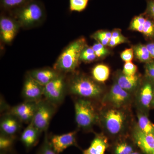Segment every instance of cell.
Listing matches in <instances>:
<instances>
[{"label":"cell","mask_w":154,"mask_h":154,"mask_svg":"<svg viewBox=\"0 0 154 154\" xmlns=\"http://www.w3.org/2000/svg\"><path fill=\"white\" fill-rule=\"evenodd\" d=\"M98 123L102 130L111 137L124 136L133 123L131 108H118L102 105L99 109Z\"/></svg>","instance_id":"cell-1"},{"label":"cell","mask_w":154,"mask_h":154,"mask_svg":"<svg viewBox=\"0 0 154 154\" xmlns=\"http://www.w3.org/2000/svg\"><path fill=\"white\" fill-rule=\"evenodd\" d=\"M66 81L67 93L77 98L101 102L106 92L103 84L84 74L73 72Z\"/></svg>","instance_id":"cell-2"},{"label":"cell","mask_w":154,"mask_h":154,"mask_svg":"<svg viewBox=\"0 0 154 154\" xmlns=\"http://www.w3.org/2000/svg\"><path fill=\"white\" fill-rule=\"evenodd\" d=\"M10 12L11 16L17 20L20 27L24 29H30L39 26L46 18L44 5L37 0H31Z\"/></svg>","instance_id":"cell-3"},{"label":"cell","mask_w":154,"mask_h":154,"mask_svg":"<svg viewBox=\"0 0 154 154\" xmlns=\"http://www.w3.org/2000/svg\"><path fill=\"white\" fill-rule=\"evenodd\" d=\"M88 45L85 38L80 37L72 42L65 48L58 58L53 69L60 73L74 72L79 64L81 52Z\"/></svg>","instance_id":"cell-4"},{"label":"cell","mask_w":154,"mask_h":154,"mask_svg":"<svg viewBox=\"0 0 154 154\" xmlns=\"http://www.w3.org/2000/svg\"><path fill=\"white\" fill-rule=\"evenodd\" d=\"M75 119L78 127L85 131L93 130L99 122V109L94 102L89 99L77 98L74 102Z\"/></svg>","instance_id":"cell-5"},{"label":"cell","mask_w":154,"mask_h":154,"mask_svg":"<svg viewBox=\"0 0 154 154\" xmlns=\"http://www.w3.org/2000/svg\"><path fill=\"white\" fill-rule=\"evenodd\" d=\"M134 96L121 88L115 81L101 100L102 105L118 108H131Z\"/></svg>","instance_id":"cell-6"},{"label":"cell","mask_w":154,"mask_h":154,"mask_svg":"<svg viewBox=\"0 0 154 154\" xmlns=\"http://www.w3.org/2000/svg\"><path fill=\"white\" fill-rule=\"evenodd\" d=\"M154 94V82L144 76L134 95V102L138 111L149 115Z\"/></svg>","instance_id":"cell-7"},{"label":"cell","mask_w":154,"mask_h":154,"mask_svg":"<svg viewBox=\"0 0 154 154\" xmlns=\"http://www.w3.org/2000/svg\"><path fill=\"white\" fill-rule=\"evenodd\" d=\"M67 93V81L65 74L61 73L44 87L45 99L56 106L63 102Z\"/></svg>","instance_id":"cell-8"},{"label":"cell","mask_w":154,"mask_h":154,"mask_svg":"<svg viewBox=\"0 0 154 154\" xmlns=\"http://www.w3.org/2000/svg\"><path fill=\"white\" fill-rule=\"evenodd\" d=\"M56 108L57 106L45 98L38 102L34 117L31 122L40 132L47 131Z\"/></svg>","instance_id":"cell-9"},{"label":"cell","mask_w":154,"mask_h":154,"mask_svg":"<svg viewBox=\"0 0 154 154\" xmlns=\"http://www.w3.org/2000/svg\"><path fill=\"white\" fill-rule=\"evenodd\" d=\"M18 22L11 16L2 14L0 18V36L5 44H10L17 35L19 28Z\"/></svg>","instance_id":"cell-10"},{"label":"cell","mask_w":154,"mask_h":154,"mask_svg":"<svg viewBox=\"0 0 154 154\" xmlns=\"http://www.w3.org/2000/svg\"><path fill=\"white\" fill-rule=\"evenodd\" d=\"M44 87L27 73L22 88V95L25 101L38 102L43 99Z\"/></svg>","instance_id":"cell-11"},{"label":"cell","mask_w":154,"mask_h":154,"mask_svg":"<svg viewBox=\"0 0 154 154\" xmlns=\"http://www.w3.org/2000/svg\"><path fill=\"white\" fill-rule=\"evenodd\" d=\"M38 102L25 101L12 107L8 113L17 116L22 123L29 124L33 120Z\"/></svg>","instance_id":"cell-12"},{"label":"cell","mask_w":154,"mask_h":154,"mask_svg":"<svg viewBox=\"0 0 154 154\" xmlns=\"http://www.w3.org/2000/svg\"><path fill=\"white\" fill-rule=\"evenodd\" d=\"M77 131L64 134L53 135L49 137L51 144L56 153L60 154L72 146H78L76 141Z\"/></svg>","instance_id":"cell-13"},{"label":"cell","mask_w":154,"mask_h":154,"mask_svg":"<svg viewBox=\"0 0 154 154\" xmlns=\"http://www.w3.org/2000/svg\"><path fill=\"white\" fill-rule=\"evenodd\" d=\"M132 130L133 139L135 143L144 153L153 154L154 153V135L149 134L141 131L134 125Z\"/></svg>","instance_id":"cell-14"},{"label":"cell","mask_w":154,"mask_h":154,"mask_svg":"<svg viewBox=\"0 0 154 154\" xmlns=\"http://www.w3.org/2000/svg\"><path fill=\"white\" fill-rule=\"evenodd\" d=\"M143 78L139 74L137 73L134 75H127L122 71L118 70L116 72L114 81L122 89L134 96Z\"/></svg>","instance_id":"cell-15"},{"label":"cell","mask_w":154,"mask_h":154,"mask_svg":"<svg viewBox=\"0 0 154 154\" xmlns=\"http://www.w3.org/2000/svg\"><path fill=\"white\" fill-rule=\"evenodd\" d=\"M22 123L17 116L8 112L1 118V133L16 137V135L21 129Z\"/></svg>","instance_id":"cell-16"},{"label":"cell","mask_w":154,"mask_h":154,"mask_svg":"<svg viewBox=\"0 0 154 154\" xmlns=\"http://www.w3.org/2000/svg\"><path fill=\"white\" fill-rule=\"evenodd\" d=\"M28 74L36 82L44 87L61 73L54 69L46 68L32 70Z\"/></svg>","instance_id":"cell-17"},{"label":"cell","mask_w":154,"mask_h":154,"mask_svg":"<svg viewBox=\"0 0 154 154\" xmlns=\"http://www.w3.org/2000/svg\"><path fill=\"white\" fill-rule=\"evenodd\" d=\"M42 133L34 126L32 122L22 132L21 136V141L27 150L33 148L38 141Z\"/></svg>","instance_id":"cell-18"},{"label":"cell","mask_w":154,"mask_h":154,"mask_svg":"<svg viewBox=\"0 0 154 154\" xmlns=\"http://www.w3.org/2000/svg\"><path fill=\"white\" fill-rule=\"evenodd\" d=\"M108 147L107 137L103 134H96L90 146L83 151L82 154H105Z\"/></svg>","instance_id":"cell-19"},{"label":"cell","mask_w":154,"mask_h":154,"mask_svg":"<svg viewBox=\"0 0 154 154\" xmlns=\"http://www.w3.org/2000/svg\"><path fill=\"white\" fill-rule=\"evenodd\" d=\"M137 123L136 125L141 131L154 135V124L149 118V115L137 110Z\"/></svg>","instance_id":"cell-20"},{"label":"cell","mask_w":154,"mask_h":154,"mask_svg":"<svg viewBox=\"0 0 154 154\" xmlns=\"http://www.w3.org/2000/svg\"><path fill=\"white\" fill-rule=\"evenodd\" d=\"M91 73L92 78L95 81L103 84L109 78L110 74V68L106 65L99 64L93 68Z\"/></svg>","instance_id":"cell-21"},{"label":"cell","mask_w":154,"mask_h":154,"mask_svg":"<svg viewBox=\"0 0 154 154\" xmlns=\"http://www.w3.org/2000/svg\"><path fill=\"white\" fill-rule=\"evenodd\" d=\"M135 58L140 62L147 63L153 60L146 45L139 43L132 46Z\"/></svg>","instance_id":"cell-22"},{"label":"cell","mask_w":154,"mask_h":154,"mask_svg":"<svg viewBox=\"0 0 154 154\" xmlns=\"http://www.w3.org/2000/svg\"><path fill=\"white\" fill-rule=\"evenodd\" d=\"M31 0H0L1 7L5 11H11L19 8Z\"/></svg>","instance_id":"cell-23"},{"label":"cell","mask_w":154,"mask_h":154,"mask_svg":"<svg viewBox=\"0 0 154 154\" xmlns=\"http://www.w3.org/2000/svg\"><path fill=\"white\" fill-rule=\"evenodd\" d=\"M15 139V137L1 133L0 151L1 154H6L12 149L14 145Z\"/></svg>","instance_id":"cell-24"},{"label":"cell","mask_w":154,"mask_h":154,"mask_svg":"<svg viewBox=\"0 0 154 154\" xmlns=\"http://www.w3.org/2000/svg\"><path fill=\"white\" fill-rule=\"evenodd\" d=\"M129 42L128 38L122 34L120 29H114L112 31V36L108 45V46L110 48H113L119 45Z\"/></svg>","instance_id":"cell-25"},{"label":"cell","mask_w":154,"mask_h":154,"mask_svg":"<svg viewBox=\"0 0 154 154\" xmlns=\"http://www.w3.org/2000/svg\"><path fill=\"white\" fill-rule=\"evenodd\" d=\"M147 17L144 14L136 16L133 18L129 27V30L137 31L142 33L144 25L145 23Z\"/></svg>","instance_id":"cell-26"},{"label":"cell","mask_w":154,"mask_h":154,"mask_svg":"<svg viewBox=\"0 0 154 154\" xmlns=\"http://www.w3.org/2000/svg\"><path fill=\"white\" fill-rule=\"evenodd\" d=\"M112 36V31L107 30H99L96 31L91 36L96 42L108 46Z\"/></svg>","instance_id":"cell-27"},{"label":"cell","mask_w":154,"mask_h":154,"mask_svg":"<svg viewBox=\"0 0 154 154\" xmlns=\"http://www.w3.org/2000/svg\"><path fill=\"white\" fill-rule=\"evenodd\" d=\"M134 151V147L130 143L123 140L117 143L114 147V154H131Z\"/></svg>","instance_id":"cell-28"},{"label":"cell","mask_w":154,"mask_h":154,"mask_svg":"<svg viewBox=\"0 0 154 154\" xmlns=\"http://www.w3.org/2000/svg\"><path fill=\"white\" fill-rule=\"evenodd\" d=\"M97 59V57L92 47L87 45L81 52L80 61L85 63H90L94 62Z\"/></svg>","instance_id":"cell-29"},{"label":"cell","mask_w":154,"mask_h":154,"mask_svg":"<svg viewBox=\"0 0 154 154\" xmlns=\"http://www.w3.org/2000/svg\"><path fill=\"white\" fill-rule=\"evenodd\" d=\"M142 33L147 39L154 41V20L147 17Z\"/></svg>","instance_id":"cell-30"},{"label":"cell","mask_w":154,"mask_h":154,"mask_svg":"<svg viewBox=\"0 0 154 154\" xmlns=\"http://www.w3.org/2000/svg\"><path fill=\"white\" fill-rule=\"evenodd\" d=\"M37 154H57L50 142L47 131L45 132L43 142L40 146Z\"/></svg>","instance_id":"cell-31"},{"label":"cell","mask_w":154,"mask_h":154,"mask_svg":"<svg viewBox=\"0 0 154 154\" xmlns=\"http://www.w3.org/2000/svg\"><path fill=\"white\" fill-rule=\"evenodd\" d=\"M90 0H69V10L72 12H81L88 7Z\"/></svg>","instance_id":"cell-32"},{"label":"cell","mask_w":154,"mask_h":154,"mask_svg":"<svg viewBox=\"0 0 154 154\" xmlns=\"http://www.w3.org/2000/svg\"><path fill=\"white\" fill-rule=\"evenodd\" d=\"M97 59H102L106 57L110 54V51L106 46L96 42L92 46Z\"/></svg>","instance_id":"cell-33"},{"label":"cell","mask_w":154,"mask_h":154,"mask_svg":"<svg viewBox=\"0 0 154 154\" xmlns=\"http://www.w3.org/2000/svg\"><path fill=\"white\" fill-rule=\"evenodd\" d=\"M137 67L131 62H128L125 63L122 72L127 75H134L137 73Z\"/></svg>","instance_id":"cell-34"},{"label":"cell","mask_w":154,"mask_h":154,"mask_svg":"<svg viewBox=\"0 0 154 154\" xmlns=\"http://www.w3.org/2000/svg\"><path fill=\"white\" fill-rule=\"evenodd\" d=\"M144 76L154 82V60L145 64Z\"/></svg>","instance_id":"cell-35"},{"label":"cell","mask_w":154,"mask_h":154,"mask_svg":"<svg viewBox=\"0 0 154 154\" xmlns=\"http://www.w3.org/2000/svg\"><path fill=\"white\" fill-rule=\"evenodd\" d=\"M146 8L143 13L150 19L154 20V0H146Z\"/></svg>","instance_id":"cell-36"},{"label":"cell","mask_w":154,"mask_h":154,"mask_svg":"<svg viewBox=\"0 0 154 154\" xmlns=\"http://www.w3.org/2000/svg\"><path fill=\"white\" fill-rule=\"evenodd\" d=\"M134 57V53L132 48H128L123 51L120 54L122 60L125 63L131 62Z\"/></svg>","instance_id":"cell-37"},{"label":"cell","mask_w":154,"mask_h":154,"mask_svg":"<svg viewBox=\"0 0 154 154\" xmlns=\"http://www.w3.org/2000/svg\"><path fill=\"white\" fill-rule=\"evenodd\" d=\"M151 55L153 59L154 60V41L150 42L146 44Z\"/></svg>","instance_id":"cell-38"},{"label":"cell","mask_w":154,"mask_h":154,"mask_svg":"<svg viewBox=\"0 0 154 154\" xmlns=\"http://www.w3.org/2000/svg\"><path fill=\"white\" fill-rule=\"evenodd\" d=\"M154 109V94L153 99L151 105V109Z\"/></svg>","instance_id":"cell-39"},{"label":"cell","mask_w":154,"mask_h":154,"mask_svg":"<svg viewBox=\"0 0 154 154\" xmlns=\"http://www.w3.org/2000/svg\"><path fill=\"white\" fill-rule=\"evenodd\" d=\"M131 154H141L140 153L138 152H133L132 153H131Z\"/></svg>","instance_id":"cell-40"},{"label":"cell","mask_w":154,"mask_h":154,"mask_svg":"<svg viewBox=\"0 0 154 154\" xmlns=\"http://www.w3.org/2000/svg\"></svg>","instance_id":"cell-41"}]
</instances>
